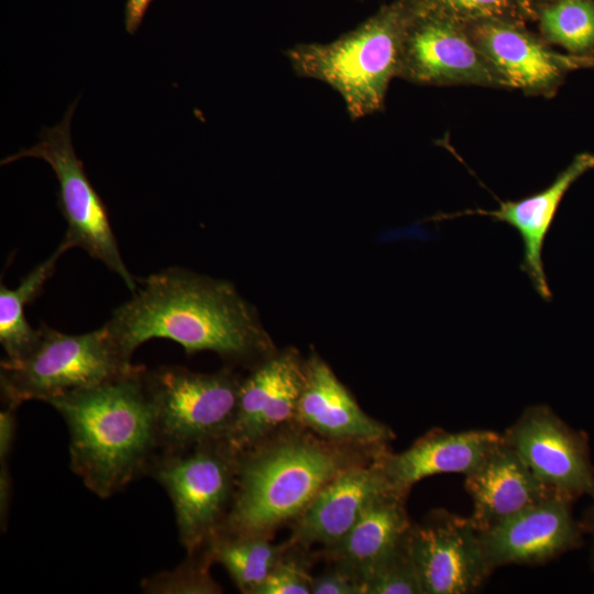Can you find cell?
Masks as SVG:
<instances>
[{
	"mask_svg": "<svg viewBox=\"0 0 594 594\" xmlns=\"http://www.w3.org/2000/svg\"><path fill=\"white\" fill-rule=\"evenodd\" d=\"M106 324L129 358L153 338L175 341L187 354L211 351L233 364L272 354V341L254 308L230 282L183 267L138 280L132 297Z\"/></svg>",
	"mask_w": 594,
	"mask_h": 594,
	"instance_id": "cell-1",
	"label": "cell"
},
{
	"mask_svg": "<svg viewBox=\"0 0 594 594\" xmlns=\"http://www.w3.org/2000/svg\"><path fill=\"white\" fill-rule=\"evenodd\" d=\"M146 366L92 387L51 399L69 433L72 471L100 498L141 476L160 451Z\"/></svg>",
	"mask_w": 594,
	"mask_h": 594,
	"instance_id": "cell-2",
	"label": "cell"
},
{
	"mask_svg": "<svg viewBox=\"0 0 594 594\" xmlns=\"http://www.w3.org/2000/svg\"><path fill=\"white\" fill-rule=\"evenodd\" d=\"M383 451L329 441L302 427L276 431L239 453L233 499L218 532L270 537L340 472Z\"/></svg>",
	"mask_w": 594,
	"mask_h": 594,
	"instance_id": "cell-3",
	"label": "cell"
},
{
	"mask_svg": "<svg viewBox=\"0 0 594 594\" xmlns=\"http://www.w3.org/2000/svg\"><path fill=\"white\" fill-rule=\"evenodd\" d=\"M416 10L414 0H394L334 41L297 44L285 52L286 57L297 76L333 88L350 118L361 119L383 110Z\"/></svg>",
	"mask_w": 594,
	"mask_h": 594,
	"instance_id": "cell-4",
	"label": "cell"
},
{
	"mask_svg": "<svg viewBox=\"0 0 594 594\" xmlns=\"http://www.w3.org/2000/svg\"><path fill=\"white\" fill-rule=\"evenodd\" d=\"M134 366L106 323L82 334L63 333L42 323L29 355L1 361V397L4 405L14 407L28 400L48 403L119 377Z\"/></svg>",
	"mask_w": 594,
	"mask_h": 594,
	"instance_id": "cell-5",
	"label": "cell"
},
{
	"mask_svg": "<svg viewBox=\"0 0 594 594\" xmlns=\"http://www.w3.org/2000/svg\"><path fill=\"white\" fill-rule=\"evenodd\" d=\"M238 458L239 453L220 439L158 451L151 461L146 476L167 493L187 553L204 548L220 530L233 499Z\"/></svg>",
	"mask_w": 594,
	"mask_h": 594,
	"instance_id": "cell-6",
	"label": "cell"
},
{
	"mask_svg": "<svg viewBox=\"0 0 594 594\" xmlns=\"http://www.w3.org/2000/svg\"><path fill=\"white\" fill-rule=\"evenodd\" d=\"M160 451L224 439L233 422L242 377L232 369L193 372L177 365L146 369Z\"/></svg>",
	"mask_w": 594,
	"mask_h": 594,
	"instance_id": "cell-7",
	"label": "cell"
},
{
	"mask_svg": "<svg viewBox=\"0 0 594 594\" xmlns=\"http://www.w3.org/2000/svg\"><path fill=\"white\" fill-rule=\"evenodd\" d=\"M76 106L77 101L68 107L58 124L43 128L38 143L3 158L1 165L23 157L45 161L58 182L57 207L67 223L63 242L69 250L80 248L103 263L120 276L133 293L138 280L124 264L107 207L87 177L84 163L77 157L73 146L70 121Z\"/></svg>",
	"mask_w": 594,
	"mask_h": 594,
	"instance_id": "cell-8",
	"label": "cell"
},
{
	"mask_svg": "<svg viewBox=\"0 0 594 594\" xmlns=\"http://www.w3.org/2000/svg\"><path fill=\"white\" fill-rule=\"evenodd\" d=\"M397 77L422 86L507 89L463 23L418 4L405 34Z\"/></svg>",
	"mask_w": 594,
	"mask_h": 594,
	"instance_id": "cell-9",
	"label": "cell"
},
{
	"mask_svg": "<svg viewBox=\"0 0 594 594\" xmlns=\"http://www.w3.org/2000/svg\"><path fill=\"white\" fill-rule=\"evenodd\" d=\"M503 437L554 493L573 501L583 495L594 497L587 437L569 427L550 407H528Z\"/></svg>",
	"mask_w": 594,
	"mask_h": 594,
	"instance_id": "cell-10",
	"label": "cell"
},
{
	"mask_svg": "<svg viewBox=\"0 0 594 594\" xmlns=\"http://www.w3.org/2000/svg\"><path fill=\"white\" fill-rule=\"evenodd\" d=\"M407 548L424 594H466L492 572L470 517L436 510L411 525Z\"/></svg>",
	"mask_w": 594,
	"mask_h": 594,
	"instance_id": "cell-11",
	"label": "cell"
},
{
	"mask_svg": "<svg viewBox=\"0 0 594 594\" xmlns=\"http://www.w3.org/2000/svg\"><path fill=\"white\" fill-rule=\"evenodd\" d=\"M464 26L507 89L551 98L568 73L583 68L581 57L551 50L526 24L488 19L464 23Z\"/></svg>",
	"mask_w": 594,
	"mask_h": 594,
	"instance_id": "cell-12",
	"label": "cell"
},
{
	"mask_svg": "<svg viewBox=\"0 0 594 594\" xmlns=\"http://www.w3.org/2000/svg\"><path fill=\"white\" fill-rule=\"evenodd\" d=\"M305 383V361L295 350L263 359L242 378L233 422L224 440L238 453L294 422Z\"/></svg>",
	"mask_w": 594,
	"mask_h": 594,
	"instance_id": "cell-13",
	"label": "cell"
},
{
	"mask_svg": "<svg viewBox=\"0 0 594 594\" xmlns=\"http://www.w3.org/2000/svg\"><path fill=\"white\" fill-rule=\"evenodd\" d=\"M573 499L562 495L530 506L503 522L479 531L491 571L505 564H534L553 559L582 543Z\"/></svg>",
	"mask_w": 594,
	"mask_h": 594,
	"instance_id": "cell-14",
	"label": "cell"
},
{
	"mask_svg": "<svg viewBox=\"0 0 594 594\" xmlns=\"http://www.w3.org/2000/svg\"><path fill=\"white\" fill-rule=\"evenodd\" d=\"M594 169V154L580 153L546 188L517 200H499L494 210L466 209L454 213H439L431 220H448L463 216H486L513 227L522 240L520 270L528 276L536 293L551 301L552 292L542 260V250L559 206L570 187L585 173Z\"/></svg>",
	"mask_w": 594,
	"mask_h": 594,
	"instance_id": "cell-15",
	"label": "cell"
},
{
	"mask_svg": "<svg viewBox=\"0 0 594 594\" xmlns=\"http://www.w3.org/2000/svg\"><path fill=\"white\" fill-rule=\"evenodd\" d=\"M294 422L340 443L380 447L394 438L391 428L361 409L331 367L315 353L305 361V383Z\"/></svg>",
	"mask_w": 594,
	"mask_h": 594,
	"instance_id": "cell-16",
	"label": "cell"
},
{
	"mask_svg": "<svg viewBox=\"0 0 594 594\" xmlns=\"http://www.w3.org/2000/svg\"><path fill=\"white\" fill-rule=\"evenodd\" d=\"M383 452L332 479L293 520L289 542L301 549L339 542L377 496L393 490L381 464Z\"/></svg>",
	"mask_w": 594,
	"mask_h": 594,
	"instance_id": "cell-17",
	"label": "cell"
},
{
	"mask_svg": "<svg viewBox=\"0 0 594 594\" xmlns=\"http://www.w3.org/2000/svg\"><path fill=\"white\" fill-rule=\"evenodd\" d=\"M465 488L473 503L470 519L479 531L559 495L534 474L504 437L483 462L465 475Z\"/></svg>",
	"mask_w": 594,
	"mask_h": 594,
	"instance_id": "cell-18",
	"label": "cell"
},
{
	"mask_svg": "<svg viewBox=\"0 0 594 594\" xmlns=\"http://www.w3.org/2000/svg\"><path fill=\"white\" fill-rule=\"evenodd\" d=\"M502 439L503 435L491 430L430 431L400 453L385 450L381 464L391 487L408 493L414 484L428 476L471 473Z\"/></svg>",
	"mask_w": 594,
	"mask_h": 594,
	"instance_id": "cell-19",
	"label": "cell"
},
{
	"mask_svg": "<svg viewBox=\"0 0 594 594\" xmlns=\"http://www.w3.org/2000/svg\"><path fill=\"white\" fill-rule=\"evenodd\" d=\"M406 495L391 490L377 496L345 536L324 549L323 554L361 580L370 568L406 540L411 527L405 506Z\"/></svg>",
	"mask_w": 594,
	"mask_h": 594,
	"instance_id": "cell-20",
	"label": "cell"
},
{
	"mask_svg": "<svg viewBox=\"0 0 594 594\" xmlns=\"http://www.w3.org/2000/svg\"><path fill=\"white\" fill-rule=\"evenodd\" d=\"M62 241L55 252L37 264L19 284L10 289L0 284V343L9 361H20L34 349L38 328L34 329L25 318V305L36 298L44 284L55 272L59 257L68 251Z\"/></svg>",
	"mask_w": 594,
	"mask_h": 594,
	"instance_id": "cell-21",
	"label": "cell"
},
{
	"mask_svg": "<svg viewBox=\"0 0 594 594\" xmlns=\"http://www.w3.org/2000/svg\"><path fill=\"white\" fill-rule=\"evenodd\" d=\"M289 544L272 543L267 536L217 532L207 547L241 593L255 594Z\"/></svg>",
	"mask_w": 594,
	"mask_h": 594,
	"instance_id": "cell-22",
	"label": "cell"
},
{
	"mask_svg": "<svg viewBox=\"0 0 594 594\" xmlns=\"http://www.w3.org/2000/svg\"><path fill=\"white\" fill-rule=\"evenodd\" d=\"M540 36L578 57H594V0H556L535 9Z\"/></svg>",
	"mask_w": 594,
	"mask_h": 594,
	"instance_id": "cell-23",
	"label": "cell"
},
{
	"mask_svg": "<svg viewBox=\"0 0 594 594\" xmlns=\"http://www.w3.org/2000/svg\"><path fill=\"white\" fill-rule=\"evenodd\" d=\"M213 563L207 544L172 570L161 571L141 581V590L146 594H219L220 585L212 579Z\"/></svg>",
	"mask_w": 594,
	"mask_h": 594,
	"instance_id": "cell-24",
	"label": "cell"
},
{
	"mask_svg": "<svg viewBox=\"0 0 594 594\" xmlns=\"http://www.w3.org/2000/svg\"><path fill=\"white\" fill-rule=\"evenodd\" d=\"M408 536V535H407ZM364 594H424L406 540L361 578Z\"/></svg>",
	"mask_w": 594,
	"mask_h": 594,
	"instance_id": "cell-25",
	"label": "cell"
},
{
	"mask_svg": "<svg viewBox=\"0 0 594 594\" xmlns=\"http://www.w3.org/2000/svg\"><path fill=\"white\" fill-rule=\"evenodd\" d=\"M418 7L460 23L498 19L521 24L534 19L521 0H414Z\"/></svg>",
	"mask_w": 594,
	"mask_h": 594,
	"instance_id": "cell-26",
	"label": "cell"
},
{
	"mask_svg": "<svg viewBox=\"0 0 594 594\" xmlns=\"http://www.w3.org/2000/svg\"><path fill=\"white\" fill-rule=\"evenodd\" d=\"M296 549V546L289 544L255 594L311 593L314 576L309 573L305 557Z\"/></svg>",
	"mask_w": 594,
	"mask_h": 594,
	"instance_id": "cell-27",
	"label": "cell"
},
{
	"mask_svg": "<svg viewBox=\"0 0 594 594\" xmlns=\"http://www.w3.org/2000/svg\"><path fill=\"white\" fill-rule=\"evenodd\" d=\"M311 594H364L361 580L352 572L336 565L314 576Z\"/></svg>",
	"mask_w": 594,
	"mask_h": 594,
	"instance_id": "cell-28",
	"label": "cell"
},
{
	"mask_svg": "<svg viewBox=\"0 0 594 594\" xmlns=\"http://www.w3.org/2000/svg\"><path fill=\"white\" fill-rule=\"evenodd\" d=\"M18 407L4 405L0 411V463L7 462L15 437Z\"/></svg>",
	"mask_w": 594,
	"mask_h": 594,
	"instance_id": "cell-29",
	"label": "cell"
},
{
	"mask_svg": "<svg viewBox=\"0 0 594 594\" xmlns=\"http://www.w3.org/2000/svg\"><path fill=\"white\" fill-rule=\"evenodd\" d=\"M153 0H127L124 7V25L129 34H134Z\"/></svg>",
	"mask_w": 594,
	"mask_h": 594,
	"instance_id": "cell-30",
	"label": "cell"
},
{
	"mask_svg": "<svg viewBox=\"0 0 594 594\" xmlns=\"http://www.w3.org/2000/svg\"><path fill=\"white\" fill-rule=\"evenodd\" d=\"M12 493V480L9 473L7 462L0 463V520L1 528L7 527V517Z\"/></svg>",
	"mask_w": 594,
	"mask_h": 594,
	"instance_id": "cell-31",
	"label": "cell"
},
{
	"mask_svg": "<svg viewBox=\"0 0 594 594\" xmlns=\"http://www.w3.org/2000/svg\"><path fill=\"white\" fill-rule=\"evenodd\" d=\"M521 2L535 21V10H534L531 0H521Z\"/></svg>",
	"mask_w": 594,
	"mask_h": 594,
	"instance_id": "cell-32",
	"label": "cell"
},
{
	"mask_svg": "<svg viewBox=\"0 0 594 594\" xmlns=\"http://www.w3.org/2000/svg\"><path fill=\"white\" fill-rule=\"evenodd\" d=\"M594 499V497H593ZM588 528L590 530L592 531L593 536H594V505H593V508L590 513V517H588Z\"/></svg>",
	"mask_w": 594,
	"mask_h": 594,
	"instance_id": "cell-33",
	"label": "cell"
},
{
	"mask_svg": "<svg viewBox=\"0 0 594 594\" xmlns=\"http://www.w3.org/2000/svg\"><path fill=\"white\" fill-rule=\"evenodd\" d=\"M585 67H594V57H583Z\"/></svg>",
	"mask_w": 594,
	"mask_h": 594,
	"instance_id": "cell-34",
	"label": "cell"
},
{
	"mask_svg": "<svg viewBox=\"0 0 594 594\" xmlns=\"http://www.w3.org/2000/svg\"><path fill=\"white\" fill-rule=\"evenodd\" d=\"M552 1H556V0H531V3H532V7H534V10H535L536 7H538L540 4L548 3V2H552Z\"/></svg>",
	"mask_w": 594,
	"mask_h": 594,
	"instance_id": "cell-35",
	"label": "cell"
}]
</instances>
